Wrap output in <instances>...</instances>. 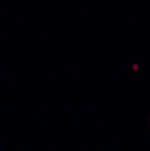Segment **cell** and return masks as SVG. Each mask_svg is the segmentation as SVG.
Listing matches in <instances>:
<instances>
[{"mask_svg": "<svg viewBox=\"0 0 150 151\" xmlns=\"http://www.w3.org/2000/svg\"><path fill=\"white\" fill-rule=\"evenodd\" d=\"M148 122H150V117H148Z\"/></svg>", "mask_w": 150, "mask_h": 151, "instance_id": "cell-1", "label": "cell"}]
</instances>
